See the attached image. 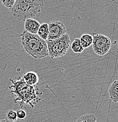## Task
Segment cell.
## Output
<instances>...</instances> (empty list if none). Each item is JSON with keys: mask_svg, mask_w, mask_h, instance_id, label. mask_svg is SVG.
Listing matches in <instances>:
<instances>
[{"mask_svg": "<svg viewBox=\"0 0 118 122\" xmlns=\"http://www.w3.org/2000/svg\"><path fill=\"white\" fill-rule=\"evenodd\" d=\"M108 93L110 100L118 103V80L113 82L108 89Z\"/></svg>", "mask_w": 118, "mask_h": 122, "instance_id": "9", "label": "cell"}, {"mask_svg": "<svg viewBox=\"0 0 118 122\" xmlns=\"http://www.w3.org/2000/svg\"><path fill=\"white\" fill-rule=\"evenodd\" d=\"M15 1L16 0H1L4 5L10 10L13 7Z\"/></svg>", "mask_w": 118, "mask_h": 122, "instance_id": "15", "label": "cell"}, {"mask_svg": "<svg viewBox=\"0 0 118 122\" xmlns=\"http://www.w3.org/2000/svg\"><path fill=\"white\" fill-rule=\"evenodd\" d=\"M49 56L52 58H60L67 53L70 46V36L68 34L54 40H46Z\"/></svg>", "mask_w": 118, "mask_h": 122, "instance_id": "4", "label": "cell"}, {"mask_svg": "<svg viewBox=\"0 0 118 122\" xmlns=\"http://www.w3.org/2000/svg\"><path fill=\"white\" fill-rule=\"evenodd\" d=\"M21 40L24 49L34 59H42L49 56L46 41L37 34H32L24 30L21 34Z\"/></svg>", "mask_w": 118, "mask_h": 122, "instance_id": "2", "label": "cell"}, {"mask_svg": "<svg viewBox=\"0 0 118 122\" xmlns=\"http://www.w3.org/2000/svg\"><path fill=\"white\" fill-rule=\"evenodd\" d=\"M49 25V34L47 40H54L67 34V28L63 22L59 21L51 22Z\"/></svg>", "mask_w": 118, "mask_h": 122, "instance_id": "6", "label": "cell"}, {"mask_svg": "<svg viewBox=\"0 0 118 122\" xmlns=\"http://www.w3.org/2000/svg\"><path fill=\"white\" fill-rule=\"evenodd\" d=\"M93 120H96V119L93 114H87L80 117L76 122H92Z\"/></svg>", "mask_w": 118, "mask_h": 122, "instance_id": "13", "label": "cell"}, {"mask_svg": "<svg viewBox=\"0 0 118 122\" xmlns=\"http://www.w3.org/2000/svg\"><path fill=\"white\" fill-rule=\"evenodd\" d=\"M41 24L37 20L32 18H28L25 20V30L32 34H37Z\"/></svg>", "mask_w": 118, "mask_h": 122, "instance_id": "7", "label": "cell"}, {"mask_svg": "<svg viewBox=\"0 0 118 122\" xmlns=\"http://www.w3.org/2000/svg\"><path fill=\"white\" fill-rule=\"evenodd\" d=\"M0 122H16L11 121V120H9V119H7V118H5V119H3L0 120Z\"/></svg>", "mask_w": 118, "mask_h": 122, "instance_id": "17", "label": "cell"}, {"mask_svg": "<svg viewBox=\"0 0 118 122\" xmlns=\"http://www.w3.org/2000/svg\"><path fill=\"white\" fill-rule=\"evenodd\" d=\"M7 118L11 121L16 122V120L18 119L16 111L12 110L8 111L7 113Z\"/></svg>", "mask_w": 118, "mask_h": 122, "instance_id": "14", "label": "cell"}, {"mask_svg": "<svg viewBox=\"0 0 118 122\" xmlns=\"http://www.w3.org/2000/svg\"><path fill=\"white\" fill-rule=\"evenodd\" d=\"M71 49L72 51L75 53H82L84 51V48L81 44L79 38H77L73 40L71 45Z\"/></svg>", "mask_w": 118, "mask_h": 122, "instance_id": "12", "label": "cell"}, {"mask_svg": "<svg viewBox=\"0 0 118 122\" xmlns=\"http://www.w3.org/2000/svg\"><path fill=\"white\" fill-rule=\"evenodd\" d=\"M22 78L25 83L31 86H35L39 82V76L37 73L34 71H30L25 72L22 76Z\"/></svg>", "mask_w": 118, "mask_h": 122, "instance_id": "8", "label": "cell"}, {"mask_svg": "<svg viewBox=\"0 0 118 122\" xmlns=\"http://www.w3.org/2000/svg\"><path fill=\"white\" fill-rule=\"evenodd\" d=\"M92 122H96V120H93V121H92Z\"/></svg>", "mask_w": 118, "mask_h": 122, "instance_id": "18", "label": "cell"}, {"mask_svg": "<svg viewBox=\"0 0 118 122\" xmlns=\"http://www.w3.org/2000/svg\"><path fill=\"white\" fill-rule=\"evenodd\" d=\"M80 41H81V44H82L83 48L85 49L88 48L90 46L92 45L93 42V36L92 35L88 34H85L81 35L80 37Z\"/></svg>", "mask_w": 118, "mask_h": 122, "instance_id": "11", "label": "cell"}, {"mask_svg": "<svg viewBox=\"0 0 118 122\" xmlns=\"http://www.w3.org/2000/svg\"><path fill=\"white\" fill-rule=\"evenodd\" d=\"M10 80L11 85L8 88L10 89V93L15 96L14 100L15 103L26 104L34 109L35 105L41 100V98L39 97L41 93H39L38 89L34 86L25 83L22 77H20L17 80L11 79Z\"/></svg>", "mask_w": 118, "mask_h": 122, "instance_id": "1", "label": "cell"}, {"mask_svg": "<svg viewBox=\"0 0 118 122\" xmlns=\"http://www.w3.org/2000/svg\"><path fill=\"white\" fill-rule=\"evenodd\" d=\"M44 2V0H16L10 11L16 20L25 21L38 14Z\"/></svg>", "mask_w": 118, "mask_h": 122, "instance_id": "3", "label": "cell"}, {"mask_svg": "<svg viewBox=\"0 0 118 122\" xmlns=\"http://www.w3.org/2000/svg\"><path fill=\"white\" fill-rule=\"evenodd\" d=\"M48 34H49V25L48 23H43L41 24L39 30H38L37 35L44 41H46L48 39Z\"/></svg>", "mask_w": 118, "mask_h": 122, "instance_id": "10", "label": "cell"}, {"mask_svg": "<svg viewBox=\"0 0 118 122\" xmlns=\"http://www.w3.org/2000/svg\"><path fill=\"white\" fill-rule=\"evenodd\" d=\"M92 36V47L94 52L101 56L108 53L112 46V42L110 38L101 34H93Z\"/></svg>", "mask_w": 118, "mask_h": 122, "instance_id": "5", "label": "cell"}, {"mask_svg": "<svg viewBox=\"0 0 118 122\" xmlns=\"http://www.w3.org/2000/svg\"><path fill=\"white\" fill-rule=\"evenodd\" d=\"M16 114H17V118L20 120L24 119L26 117V112L23 109H20L16 111Z\"/></svg>", "mask_w": 118, "mask_h": 122, "instance_id": "16", "label": "cell"}]
</instances>
